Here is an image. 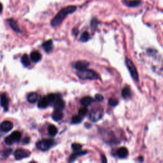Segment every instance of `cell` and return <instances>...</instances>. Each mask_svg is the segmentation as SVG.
I'll use <instances>...</instances> for the list:
<instances>
[{"label":"cell","instance_id":"cell-5","mask_svg":"<svg viewBox=\"0 0 163 163\" xmlns=\"http://www.w3.org/2000/svg\"><path fill=\"white\" fill-rule=\"evenodd\" d=\"M54 145L52 140H42L37 143V148L41 151H46L50 149Z\"/></svg>","mask_w":163,"mask_h":163},{"label":"cell","instance_id":"cell-25","mask_svg":"<svg viewBox=\"0 0 163 163\" xmlns=\"http://www.w3.org/2000/svg\"><path fill=\"white\" fill-rule=\"evenodd\" d=\"M90 39V35L87 31L83 32L80 38V40L82 42H86Z\"/></svg>","mask_w":163,"mask_h":163},{"label":"cell","instance_id":"cell-19","mask_svg":"<svg viewBox=\"0 0 163 163\" xmlns=\"http://www.w3.org/2000/svg\"><path fill=\"white\" fill-rule=\"evenodd\" d=\"M63 117V114L61 110H54L52 114V118L56 121H59L61 120Z\"/></svg>","mask_w":163,"mask_h":163},{"label":"cell","instance_id":"cell-1","mask_svg":"<svg viewBox=\"0 0 163 163\" xmlns=\"http://www.w3.org/2000/svg\"><path fill=\"white\" fill-rule=\"evenodd\" d=\"M76 10V6L74 5H70L66 6L60 10L57 14L54 17L51 21V25L53 27L59 26L61 25L63 21L66 17V16L69 14L74 13Z\"/></svg>","mask_w":163,"mask_h":163},{"label":"cell","instance_id":"cell-23","mask_svg":"<svg viewBox=\"0 0 163 163\" xmlns=\"http://www.w3.org/2000/svg\"><path fill=\"white\" fill-rule=\"evenodd\" d=\"M21 63L22 64L25 66V67H28L30 65L31 63L29 61V59L28 57V56L27 54H24L22 57H21Z\"/></svg>","mask_w":163,"mask_h":163},{"label":"cell","instance_id":"cell-6","mask_svg":"<svg viewBox=\"0 0 163 163\" xmlns=\"http://www.w3.org/2000/svg\"><path fill=\"white\" fill-rule=\"evenodd\" d=\"M22 137V134L21 132L15 131L13 132L10 135L6 137L5 139V142L7 145H12L15 142H18L20 141Z\"/></svg>","mask_w":163,"mask_h":163},{"label":"cell","instance_id":"cell-27","mask_svg":"<svg viewBox=\"0 0 163 163\" xmlns=\"http://www.w3.org/2000/svg\"><path fill=\"white\" fill-rule=\"evenodd\" d=\"M46 96L49 102V105H51L52 103H54V102L55 101L57 95H56V94H49Z\"/></svg>","mask_w":163,"mask_h":163},{"label":"cell","instance_id":"cell-10","mask_svg":"<svg viewBox=\"0 0 163 163\" xmlns=\"http://www.w3.org/2000/svg\"><path fill=\"white\" fill-rule=\"evenodd\" d=\"M89 63L86 61H79L75 63V68L78 71L86 69L89 66Z\"/></svg>","mask_w":163,"mask_h":163},{"label":"cell","instance_id":"cell-7","mask_svg":"<svg viewBox=\"0 0 163 163\" xmlns=\"http://www.w3.org/2000/svg\"><path fill=\"white\" fill-rule=\"evenodd\" d=\"M30 156V152L24 149H18L14 153V156L16 160H21L28 157Z\"/></svg>","mask_w":163,"mask_h":163},{"label":"cell","instance_id":"cell-21","mask_svg":"<svg viewBox=\"0 0 163 163\" xmlns=\"http://www.w3.org/2000/svg\"><path fill=\"white\" fill-rule=\"evenodd\" d=\"M125 3L129 7L134 8L139 6L141 4V2L140 0H128L125 2Z\"/></svg>","mask_w":163,"mask_h":163},{"label":"cell","instance_id":"cell-37","mask_svg":"<svg viewBox=\"0 0 163 163\" xmlns=\"http://www.w3.org/2000/svg\"><path fill=\"white\" fill-rule=\"evenodd\" d=\"M138 160L139 161H140V162H142V161H143V157H139L138 158Z\"/></svg>","mask_w":163,"mask_h":163},{"label":"cell","instance_id":"cell-4","mask_svg":"<svg viewBox=\"0 0 163 163\" xmlns=\"http://www.w3.org/2000/svg\"><path fill=\"white\" fill-rule=\"evenodd\" d=\"M104 114L103 109L95 108L91 111L89 114V119L93 122H96L103 117Z\"/></svg>","mask_w":163,"mask_h":163},{"label":"cell","instance_id":"cell-17","mask_svg":"<svg viewBox=\"0 0 163 163\" xmlns=\"http://www.w3.org/2000/svg\"><path fill=\"white\" fill-rule=\"evenodd\" d=\"M8 98H7L5 94H2L1 96V106L4 108L5 111L8 110Z\"/></svg>","mask_w":163,"mask_h":163},{"label":"cell","instance_id":"cell-31","mask_svg":"<svg viewBox=\"0 0 163 163\" xmlns=\"http://www.w3.org/2000/svg\"><path fill=\"white\" fill-rule=\"evenodd\" d=\"M12 152V149H6L5 150H4L3 152H2V156L4 157H7L9 156L11 153Z\"/></svg>","mask_w":163,"mask_h":163},{"label":"cell","instance_id":"cell-11","mask_svg":"<svg viewBox=\"0 0 163 163\" xmlns=\"http://www.w3.org/2000/svg\"><path fill=\"white\" fill-rule=\"evenodd\" d=\"M7 22L8 23V24L10 25V26L11 27V28L16 33H21V31L19 27V25L17 24V22H16V21H15L13 19H9L7 20Z\"/></svg>","mask_w":163,"mask_h":163},{"label":"cell","instance_id":"cell-29","mask_svg":"<svg viewBox=\"0 0 163 163\" xmlns=\"http://www.w3.org/2000/svg\"><path fill=\"white\" fill-rule=\"evenodd\" d=\"M72 149L75 151H79L81 150L82 146L79 143H73L72 145Z\"/></svg>","mask_w":163,"mask_h":163},{"label":"cell","instance_id":"cell-9","mask_svg":"<svg viewBox=\"0 0 163 163\" xmlns=\"http://www.w3.org/2000/svg\"><path fill=\"white\" fill-rule=\"evenodd\" d=\"M13 126L14 125L10 121H4L0 124V131L3 133L8 132L12 130Z\"/></svg>","mask_w":163,"mask_h":163},{"label":"cell","instance_id":"cell-13","mask_svg":"<svg viewBox=\"0 0 163 163\" xmlns=\"http://www.w3.org/2000/svg\"><path fill=\"white\" fill-rule=\"evenodd\" d=\"M117 155L119 158H126L128 156V150L126 147L119 148L117 150Z\"/></svg>","mask_w":163,"mask_h":163},{"label":"cell","instance_id":"cell-28","mask_svg":"<svg viewBox=\"0 0 163 163\" xmlns=\"http://www.w3.org/2000/svg\"><path fill=\"white\" fill-rule=\"evenodd\" d=\"M88 112V109L86 107H84L81 108L79 110V115H80L81 117H84L86 115V114Z\"/></svg>","mask_w":163,"mask_h":163},{"label":"cell","instance_id":"cell-30","mask_svg":"<svg viewBox=\"0 0 163 163\" xmlns=\"http://www.w3.org/2000/svg\"><path fill=\"white\" fill-rule=\"evenodd\" d=\"M108 104L111 107H115L118 104V101L115 98H110L108 100Z\"/></svg>","mask_w":163,"mask_h":163},{"label":"cell","instance_id":"cell-16","mask_svg":"<svg viewBox=\"0 0 163 163\" xmlns=\"http://www.w3.org/2000/svg\"><path fill=\"white\" fill-rule=\"evenodd\" d=\"M30 57L31 59L35 63L39 62L41 59V54L38 51H33V52H31Z\"/></svg>","mask_w":163,"mask_h":163},{"label":"cell","instance_id":"cell-33","mask_svg":"<svg viewBox=\"0 0 163 163\" xmlns=\"http://www.w3.org/2000/svg\"><path fill=\"white\" fill-rule=\"evenodd\" d=\"M98 24H99V22L98 21V20L96 19H94L91 21V26L92 28H96L98 25Z\"/></svg>","mask_w":163,"mask_h":163},{"label":"cell","instance_id":"cell-26","mask_svg":"<svg viewBox=\"0 0 163 163\" xmlns=\"http://www.w3.org/2000/svg\"><path fill=\"white\" fill-rule=\"evenodd\" d=\"M82 121V117L80 115H75L72 118V123L73 124H79Z\"/></svg>","mask_w":163,"mask_h":163},{"label":"cell","instance_id":"cell-18","mask_svg":"<svg viewBox=\"0 0 163 163\" xmlns=\"http://www.w3.org/2000/svg\"><path fill=\"white\" fill-rule=\"evenodd\" d=\"M48 105H49V102L47 99V96L42 98L39 100L38 104V107L39 108H47L48 107Z\"/></svg>","mask_w":163,"mask_h":163},{"label":"cell","instance_id":"cell-8","mask_svg":"<svg viewBox=\"0 0 163 163\" xmlns=\"http://www.w3.org/2000/svg\"><path fill=\"white\" fill-rule=\"evenodd\" d=\"M53 104H54V109L56 110L62 111L65 107V102L61 99V97H59L58 95Z\"/></svg>","mask_w":163,"mask_h":163},{"label":"cell","instance_id":"cell-36","mask_svg":"<svg viewBox=\"0 0 163 163\" xmlns=\"http://www.w3.org/2000/svg\"><path fill=\"white\" fill-rule=\"evenodd\" d=\"M2 11H3V5L1 3H0V13H2Z\"/></svg>","mask_w":163,"mask_h":163},{"label":"cell","instance_id":"cell-34","mask_svg":"<svg viewBox=\"0 0 163 163\" xmlns=\"http://www.w3.org/2000/svg\"><path fill=\"white\" fill-rule=\"evenodd\" d=\"M29 141H30V138H29V137H25V138L23 140V142L24 144H27V143H29Z\"/></svg>","mask_w":163,"mask_h":163},{"label":"cell","instance_id":"cell-22","mask_svg":"<svg viewBox=\"0 0 163 163\" xmlns=\"http://www.w3.org/2000/svg\"><path fill=\"white\" fill-rule=\"evenodd\" d=\"M93 101V99L90 96H85L81 99L80 102L81 104L84 107H87L91 104V103Z\"/></svg>","mask_w":163,"mask_h":163},{"label":"cell","instance_id":"cell-32","mask_svg":"<svg viewBox=\"0 0 163 163\" xmlns=\"http://www.w3.org/2000/svg\"><path fill=\"white\" fill-rule=\"evenodd\" d=\"M104 99V98L103 96L101 94H96V95L95 96V100L96 101H98V102H101L102 101H103Z\"/></svg>","mask_w":163,"mask_h":163},{"label":"cell","instance_id":"cell-24","mask_svg":"<svg viewBox=\"0 0 163 163\" xmlns=\"http://www.w3.org/2000/svg\"><path fill=\"white\" fill-rule=\"evenodd\" d=\"M48 131L50 136H54L57 133V129L54 125H50L48 127Z\"/></svg>","mask_w":163,"mask_h":163},{"label":"cell","instance_id":"cell-14","mask_svg":"<svg viewBox=\"0 0 163 163\" xmlns=\"http://www.w3.org/2000/svg\"><path fill=\"white\" fill-rule=\"evenodd\" d=\"M42 46H43V48H44V50L46 51V52H47V53L50 52L53 49L52 41L50 40H47V41H45L44 44H43Z\"/></svg>","mask_w":163,"mask_h":163},{"label":"cell","instance_id":"cell-12","mask_svg":"<svg viewBox=\"0 0 163 163\" xmlns=\"http://www.w3.org/2000/svg\"><path fill=\"white\" fill-rule=\"evenodd\" d=\"M39 99V95L36 92H31L29 93L28 97L27 100L30 103H35Z\"/></svg>","mask_w":163,"mask_h":163},{"label":"cell","instance_id":"cell-3","mask_svg":"<svg viewBox=\"0 0 163 163\" xmlns=\"http://www.w3.org/2000/svg\"><path fill=\"white\" fill-rule=\"evenodd\" d=\"M126 64L133 80L136 82H139V75H138V72H137L136 68L135 65L134 64V63H133V61L131 59L126 58Z\"/></svg>","mask_w":163,"mask_h":163},{"label":"cell","instance_id":"cell-15","mask_svg":"<svg viewBox=\"0 0 163 163\" xmlns=\"http://www.w3.org/2000/svg\"><path fill=\"white\" fill-rule=\"evenodd\" d=\"M132 96L131 94V90L130 87L126 86L123 88L122 90V96L123 97L124 99H130L131 98Z\"/></svg>","mask_w":163,"mask_h":163},{"label":"cell","instance_id":"cell-2","mask_svg":"<svg viewBox=\"0 0 163 163\" xmlns=\"http://www.w3.org/2000/svg\"><path fill=\"white\" fill-rule=\"evenodd\" d=\"M77 75L82 80H98L99 79V75L92 70H89L87 68L83 70H80L77 72Z\"/></svg>","mask_w":163,"mask_h":163},{"label":"cell","instance_id":"cell-35","mask_svg":"<svg viewBox=\"0 0 163 163\" xmlns=\"http://www.w3.org/2000/svg\"><path fill=\"white\" fill-rule=\"evenodd\" d=\"M101 161H102V162H107L106 157L104 155H101Z\"/></svg>","mask_w":163,"mask_h":163},{"label":"cell","instance_id":"cell-20","mask_svg":"<svg viewBox=\"0 0 163 163\" xmlns=\"http://www.w3.org/2000/svg\"><path fill=\"white\" fill-rule=\"evenodd\" d=\"M87 151L78 152L73 153V154H72V155L70 156V157L69 158V161H70V162H73V161H75L76 159V158L78 157L79 156H82L85 155V154H87Z\"/></svg>","mask_w":163,"mask_h":163}]
</instances>
